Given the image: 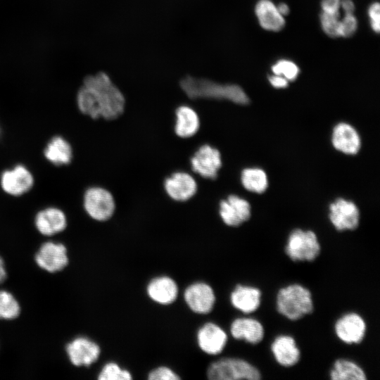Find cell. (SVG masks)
Instances as JSON below:
<instances>
[{"instance_id": "52a82bcc", "label": "cell", "mask_w": 380, "mask_h": 380, "mask_svg": "<svg viewBox=\"0 0 380 380\" xmlns=\"http://www.w3.org/2000/svg\"><path fill=\"white\" fill-rule=\"evenodd\" d=\"M222 166L220 151L208 144L199 146L190 158V167L192 172L205 179H216Z\"/></svg>"}, {"instance_id": "6da1fadb", "label": "cell", "mask_w": 380, "mask_h": 380, "mask_svg": "<svg viewBox=\"0 0 380 380\" xmlns=\"http://www.w3.org/2000/svg\"><path fill=\"white\" fill-rule=\"evenodd\" d=\"M79 110L91 119L111 121L121 117L125 98L105 72L85 77L77 94Z\"/></svg>"}, {"instance_id": "e575fe53", "label": "cell", "mask_w": 380, "mask_h": 380, "mask_svg": "<svg viewBox=\"0 0 380 380\" xmlns=\"http://www.w3.org/2000/svg\"><path fill=\"white\" fill-rule=\"evenodd\" d=\"M322 12L329 14H340L341 0H322Z\"/></svg>"}, {"instance_id": "d590c367", "label": "cell", "mask_w": 380, "mask_h": 380, "mask_svg": "<svg viewBox=\"0 0 380 380\" xmlns=\"http://www.w3.org/2000/svg\"><path fill=\"white\" fill-rule=\"evenodd\" d=\"M269 82L272 87L277 89L286 88L289 84V81L285 77L274 74L269 77Z\"/></svg>"}, {"instance_id": "836d02e7", "label": "cell", "mask_w": 380, "mask_h": 380, "mask_svg": "<svg viewBox=\"0 0 380 380\" xmlns=\"http://www.w3.org/2000/svg\"><path fill=\"white\" fill-rule=\"evenodd\" d=\"M368 14L372 30L379 33L380 30V6L378 2H374L370 5Z\"/></svg>"}, {"instance_id": "4fadbf2b", "label": "cell", "mask_w": 380, "mask_h": 380, "mask_svg": "<svg viewBox=\"0 0 380 380\" xmlns=\"http://www.w3.org/2000/svg\"><path fill=\"white\" fill-rule=\"evenodd\" d=\"M337 337L347 344L362 342L366 332V323L357 313L349 312L338 318L334 325Z\"/></svg>"}, {"instance_id": "44dd1931", "label": "cell", "mask_w": 380, "mask_h": 380, "mask_svg": "<svg viewBox=\"0 0 380 380\" xmlns=\"http://www.w3.org/2000/svg\"><path fill=\"white\" fill-rule=\"evenodd\" d=\"M230 333L234 338L244 340L251 344L260 343L265 334L262 324L251 317L234 319L230 326Z\"/></svg>"}, {"instance_id": "83f0119b", "label": "cell", "mask_w": 380, "mask_h": 380, "mask_svg": "<svg viewBox=\"0 0 380 380\" xmlns=\"http://www.w3.org/2000/svg\"><path fill=\"white\" fill-rule=\"evenodd\" d=\"M20 313V306L15 297L8 291L0 290V319H14Z\"/></svg>"}, {"instance_id": "7a4b0ae2", "label": "cell", "mask_w": 380, "mask_h": 380, "mask_svg": "<svg viewBox=\"0 0 380 380\" xmlns=\"http://www.w3.org/2000/svg\"><path fill=\"white\" fill-rule=\"evenodd\" d=\"M180 87L191 99L227 100L242 105L249 103L246 92L236 84H219L207 79L187 76L180 81Z\"/></svg>"}, {"instance_id": "ba28073f", "label": "cell", "mask_w": 380, "mask_h": 380, "mask_svg": "<svg viewBox=\"0 0 380 380\" xmlns=\"http://www.w3.org/2000/svg\"><path fill=\"white\" fill-rule=\"evenodd\" d=\"M34 260L41 269L51 273L61 271L69 262L65 246L53 241L42 244L35 254Z\"/></svg>"}, {"instance_id": "cb8c5ba5", "label": "cell", "mask_w": 380, "mask_h": 380, "mask_svg": "<svg viewBox=\"0 0 380 380\" xmlns=\"http://www.w3.org/2000/svg\"><path fill=\"white\" fill-rule=\"evenodd\" d=\"M255 15L260 26L269 31L277 32L285 25L284 16L270 0H260L255 6Z\"/></svg>"}, {"instance_id": "74e56055", "label": "cell", "mask_w": 380, "mask_h": 380, "mask_svg": "<svg viewBox=\"0 0 380 380\" xmlns=\"http://www.w3.org/2000/svg\"><path fill=\"white\" fill-rule=\"evenodd\" d=\"M7 277V272L3 258L0 256V284H2Z\"/></svg>"}, {"instance_id": "8d00e7d4", "label": "cell", "mask_w": 380, "mask_h": 380, "mask_svg": "<svg viewBox=\"0 0 380 380\" xmlns=\"http://www.w3.org/2000/svg\"><path fill=\"white\" fill-rule=\"evenodd\" d=\"M341 8L344 14H351L354 12L355 5L352 0H341Z\"/></svg>"}, {"instance_id": "f1b7e54d", "label": "cell", "mask_w": 380, "mask_h": 380, "mask_svg": "<svg viewBox=\"0 0 380 380\" xmlns=\"http://www.w3.org/2000/svg\"><path fill=\"white\" fill-rule=\"evenodd\" d=\"M132 379V376L129 371L112 362L106 364L98 376L99 380H130Z\"/></svg>"}, {"instance_id": "7c38bea8", "label": "cell", "mask_w": 380, "mask_h": 380, "mask_svg": "<svg viewBox=\"0 0 380 380\" xmlns=\"http://www.w3.org/2000/svg\"><path fill=\"white\" fill-rule=\"evenodd\" d=\"M219 215L229 227H238L251 217V205L244 198L232 194L219 203Z\"/></svg>"}, {"instance_id": "603a6c76", "label": "cell", "mask_w": 380, "mask_h": 380, "mask_svg": "<svg viewBox=\"0 0 380 380\" xmlns=\"http://www.w3.org/2000/svg\"><path fill=\"white\" fill-rule=\"evenodd\" d=\"M261 295L260 290L256 287L238 284L230 294V302L243 313H251L259 308Z\"/></svg>"}, {"instance_id": "277c9868", "label": "cell", "mask_w": 380, "mask_h": 380, "mask_svg": "<svg viewBox=\"0 0 380 380\" xmlns=\"http://www.w3.org/2000/svg\"><path fill=\"white\" fill-rule=\"evenodd\" d=\"M207 376L210 380H258L261 374L248 362L235 357H224L212 362Z\"/></svg>"}, {"instance_id": "ffe728a7", "label": "cell", "mask_w": 380, "mask_h": 380, "mask_svg": "<svg viewBox=\"0 0 380 380\" xmlns=\"http://www.w3.org/2000/svg\"><path fill=\"white\" fill-rule=\"evenodd\" d=\"M274 359L283 367H291L298 363L300 352L295 339L289 335L278 336L271 345Z\"/></svg>"}, {"instance_id": "30bf717a", "label": "cell", "mask_w": 380, "mask_h": 380, "mask_svg": "<svg viewBox=\"0 0 380 380\" xmlns=\"http://www.w3.org/2000/svg\"><path fill=\"white\" fill-rule=\"evenodd\" d=\"M67 355L70 362L77 367H88L99 357L101 349L94 341L84 336L72 339L65 346Z\"/></svg>"}, {"instance_id": "d6a6232c", "label": "cell", "mask_w": 380, "mask_h": 380, "mask_svg": "<svg viewBox=\"0 0 380 380\" xmlns=\"http://www.w3.org/2000/svg\"><path fill=\"white\" fill-rule=\"evenodd\" d=\"M148 379L150 380H178L180 377L167 367H159L149 372Z\"/></svg>"}, {"instance_id": "d6986e66", "label": "cell", "mask_w": 380, "mask_h": 380, "mask_svg": "<svg viewBox=\"0 0 380 380\" xmlns=\"http://www.w3.org/2000/svg\"><path fill=\"white\" fill-rule=\"evenodd\" d=\"M34 224L42 234L49 236L63 232L66 227L67 219L62 210L51 207L39 211Z\"/></svg>"}, {"instance_id": "ac0fdd59", "label": "cell", "mask_w": 380, "mask_h": 380, "mask_svg": "<svg viewBox=\"0 0 380 380\" xmlns=\"http://www.w3.org/2000/svg\"><path fill=\"white\" fill-rule=\"evenodd\" d=\"M174 132L177 137L188 139L200 129L201 120L196 111L186 105L179 106L175 111Z\"/></svg>"}, {"instance_id": "2e32d148", "label": "cell", "mask_w": 380, "mask_h": 380, "mask_svg": "<svg viewBox=\"0 0 380 380\" xmlns=\"http://www.w3.org/2000/svg\"><path fill=\"white\" fill-rule=\"evenodd\" d=\"M197 342L200 348L205 353L217 355L225 347L227 335L217 324L208 322L198 329Z\"/></svg>"}, {"instance_id": "e0dca14e", "label": "cell", "mask_w": 380, "mask_h": 380, "mask_svg": "<svg viewBox=\"0 0 380 380\" xmlns=\"http://www.w3.org/2000/svg\"><path fill=\"white\" fill-rule=\"evenodd\" d=\"M331 142L336 150L348 155L356 154L361 146L357 132L345 122H340L334 127Z\"/></svg>"}, {"instance_id": "9c48e42d", "label": "cell", "mask_w": 380, "mask_h": 380, "mask_svg": "<svg viewBox=\"0 0 380 380\" xmlns=\"http://www.w3.org/2000/svg\"><path fill=\"white\" fill-rule=\"evenodd\" d=\"M163 188L166 194L174 201L186 202L196 194L198 184L189 173L177 171L165 179Z\"/></svg>"}, {"instance_id": "f546056e", "label": "cell", "mask_w": 380, "mask_h": 380, "mask_svg": "<svg viewBox=\"0 0 380 380\" xmlns=\"http://www.w3.org/2000/svg\"><path fill=\"white\" fill-rule=\"evenodd\" d=\"M274 75L285 77L289 82L295 80L300 72L298 65L291 61L281 59L278 61L272 67Z\"/></svg>"}, {"instance_id": "f35d334b", "label": "cell", "mask_w": 380, "mask_h": 380, "mask_svg": "<svg viewBox=\"0 0 380 380\" xmlns=\"http://www.w3.org/2000/svg\"><path fill=\"white\" fill-rule=\"evenodd\" d=\"M277 6V9H278L279 12L283 16L286 15H287L289 13V8L286 4L281 3L279 5Z\"/></svg>"}, {"instance_id": "4316f807", "label": "cell", "mask_w": 380, "mask_h": 380, "mask_svg": "<svg viewBox=\"0 0 380 380\" xmlns=\"http://www.w3.org/2000/svg\"><path fill=\"white\" fill-rule=\"evenodd\" d=\"M241 182L246 190L258 194L263 193L268 186L265 172L256 167L243 170L241 174Z\"/></svg>"}, {"instance_id": "5bb4252c", "label": "cell", "mask_w": 380, "mask_h": 380, "mask_svg": "<svg viewBox=\"0 0 380 380\" xmlns=\"http://www.w3.org/2000/svg\"><path fill=\"white\" fill-rule=\"evenodd\" d=\"M184 298L189 308L198 314L210 312L215 302L213 289L203 282H196L189 285L185 289Z\"/></svg>"}, {"instance_id": "1f68e13d", "label": "cell", "mask_w": 380, "mask_h": 380, "mask_svg": "<svg viewBox=\"0 0 380 380\" xmlns=\"http://www.w3.org/2000/svg\"><path fill=\"white\" fill-rule=\"evenodd\" d=\"M357 28V20L353 13L344 14L340 20V37H351Z\"/></svg>"}, {"instance_id": "5b68a950", "label": "cell", "mask_w": 380, "mask_h": 380, "mask_svg": "<svg viewBox=\"0 0 380 380\" xmlns=\"http://www.w3.org/2000/svg\"><path fill=\"white\" fill-rule=\"evenodd\" d=\"M321 246L312 231L293 230L287 239L285 253L294 262L313 261L319 255Z\"/></svg>"}, {"instance_id": "7402d4cb", "label": "cell", "mask_w": 380, "mask_h": 380, "mask_svg": "<svg viewBox=\"0 0 380 380\" xmlns=\"http://www.w3.org/2000/svg\"><path fill=\"white\" fill-rule=\"evenodd\" d=\"M148 296L151 300L161 305L173 303L178 295L176 282L167 276L153 279L146 288Z\"/></svg>"}, {"instance_id": "8fae6325", "label": "cell", "mask_w": 380, "mask_h": 380, "mask_svg": "<svg viewBox=\"0 0 380 380\" xmlns=\"http://www.w3.org/2000/svg\"><path fill=\"white\" fill-rule=\"evenodd\" d=\"M329 210V220L336 230H354L358 227L360 213L352 201L337 198L330 205Z\"/></svg>"}, {"instance_id": "484cf974", "label": "cell", "mask_w": 380, "mask_h": 380, "mask_svg": "<svg viewBox=\"0 0 380 380\" xmlns=\"http://www.w3.org/2000/svg\"><path fill=\"white\" fill-rule=\"evenodd\" d=\"M332 380H365L366 374L355 362L341 358L336 360L329 372Z\"/></svg>"}, {"instance_id": "d4e9b609", "label": "cell", "mask_w": 380, "mask_h": 380, "mask_svg": "<svg viewBox=\"0 0 380 380\" xmlns=\"http://www.w3.org/2000/svg\"><path fill=\"white\" fill-rule=\"evenodd\" d=\"M46 158L52 164L61 166L68 164L72 157L70 144L63 137H53L47 144L44 151Z\"/></svg>"}, {"instance_id": "8992f818", "label": "cell", "mask_w": 380, "mask_h": 380, "mask_svg": "<svg viewBox=\"0 0 380 380\" xmlns=\"http://www.w3.org/2000/svg\"><path fill=\"white\" fill-rule=\"evenodd\" d=\"M83 204L89 216L99 222L110 219L116 210L115 199L112 193L100 186H92L86 190Z\"/></svg>"}, {"instance_id": "4dcf8cb0", "label": "cell", "mask_w": 380, "mask_h": 380, "mask_svg": "<svg viewBox=\"0 0 380 380\" xmlns=\"http://www.w3.org/2000/svg\"><path fill=\"white\" fill-rule=\"evenodd\" d=\"M340 14H329L324 12L320 15L321 26L329 37H340Z\"/></svg>"}, {"instance_id": "3957f363", "label": "cell", "mask_w": 380, "mask_h": 380, "mask_svg": "<svg viewBox=\"0 0 380 380\" xmlns=\"http://www.w3.org/2000/svg\"><path fill=\"white\" fill-rule=\"evenodd\" d=\"M276 307L278 312L287 319H299L313 311L312 293L299 284L288 285L278 291Z\"/></svg>"}, {"instance_id": "9a60e30c", "label": "cell", "mask_w": 380, "mask_h": 380, "mask_svg": "<svg viewBox=\"0 0 380 380\" xmlns=\"http://www.w3.org/2000/svg\"><path fill=\"white\" fill-rule=\"evenodd\" d=\"M0 182L6 193L12 196H20L32 188L34 179L25 166L18 165L2 172Z\"/></svg>"}]
</instances>
